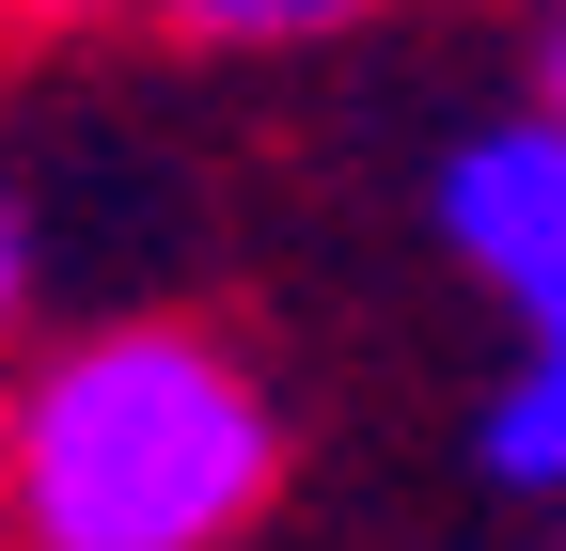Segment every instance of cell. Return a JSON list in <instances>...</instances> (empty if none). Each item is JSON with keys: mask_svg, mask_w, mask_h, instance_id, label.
I'll list each match as a JSON object with an SVG mask.
<instances>
[{"mask_svg": "<svg viewBox=\"0 0 566 551\" xmlns=\"http://www.w3.org/2000/svg\"><path fill=\"white\" fill-rule=\"evenodd\" d=\"M283 505V394L221 315H80L0 363V551H237Z\"/></svg>", "mask_w": 566, "mask_h": 551, "instance_id": "obj_1", "label": "cell"}, {"mask_svg": "<svg viewBox=\"0 0 566 551\" xmlns=\"http://www.w3.org/2000/svg\"><path fill=\"white\" fill-rule=\"evenodd\" d=\"M424 221H441V252L488 284V315L520 331V363L566 347V126L551 111L472 126L441 158V189H424Z\"/></svg>", "mask_w": 566, "mask_h": 551, "instance_id": "obj_2", "label": "cell"}, {"mask_svg": "<svg viewBox=\"0 0 566 551\" xmlns=\"http://www.w3.org/2000/svg\"><path fill=\"white\" fill-rule=\"evenodd\" d=\"M394 0H158L142 32H174V48H221V63H283V48H346V32H378Z\"/></svg>", "mask_w": 566, "mask_h": 551, "instance_id": "obj_3", "label": "cell"}, {"mask_svg": "<svg viewBox=\"0 0 566 551\" xmlns=\"http://www.w3.org/2000/svg\"><path fill=\"white\" fill-rule=\"evenodd\" d=\"M472 457L504 472V489H535V505H566V347H535V363H504V394H488V426H472Z\"/></svg>", "mask_w": 566, "mask_h": 551, "instance_id": "obj_4", "label": "cell"}, {"mask_svg": "<svg viewBox=\"0 0 566 551\" xmlns=\"http://www.w3.org/2000/svg\"><path fill=\"white\" fill-rule=\"evenodd\" d=\"M32 331H48V205L0 174V363L32 347Z\"/></svg>", "mask_w": 566, "mask_h": 551, "instance_id": "obj_5", "label": "cell"}, {"mask_svg": "<svg viewBox=\"0 0 566 551\" xmlns=\"http://www.w3.org/2000/svg\"><path fill=\"white\" fill-rule=\"evenodd\" d=\"M158 0H0V48H95V32H142Z\"/></svg>", "mask_w": 566, "mask_h": 551, "instance_id": "obj_6", "label": "cell"}, {"mask_svg": "<svg viewBox=\"0 0 566 551\" xmlns=\"http://www.w3.org/2000/svg\"><path fill=\"white\" fill-rule=\"evenodd\" d=\"M535 111L566 126V0H535Z\"/></svg>", "mask_w": 566, "mask_h": 551, "instance_id": "obj_7", "label": "cell"}, {"mask_svg": "<svg viewBox=\"0 0 566 551\" xmlns=\"http://www.w3.org/2000/svg\"><path fill=\"white\" fill-rule=\"evenodd\" d=\"M551 551H566V536H551Z\"/></svg>", "mask_w": 566, "mask_h": 551, "instance_id": "obj_8", "label": "cell"}]
</instances>
